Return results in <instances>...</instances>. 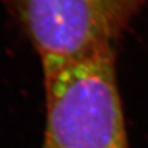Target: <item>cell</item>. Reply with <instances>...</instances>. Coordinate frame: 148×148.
Returning <instances> with one entry per match:
<instances>
[{
    "label": "cell",
    "instance_id": "cell-2",
    "mask_svg": "<svg viewBox=\"0 0 148 148\" xmlns=\"http://www.w3.org/2000/svg\"><path fill=\"white\" fill-rule=\"evenodd\" d=\"M148 0H5L41 63L113 48Z\"/></svg>",
    "mask_w": 148,
    "mask_h": 148
},
{
    "label": "cell",
    "instance_id": "cell-1",
    "mask_svg": "<svg viewBox=\"0 0 148 148\" xmlns=\"http://www.w3.org/2000/svg\"><path fill=\"white\" fill-rule=\"evenodd\" d=\"M41 65L46 93L42 148H130L113 48Z\"/></svg>",
    "mask_w": 148,
    "mask_h": 148
}]
</instances>
